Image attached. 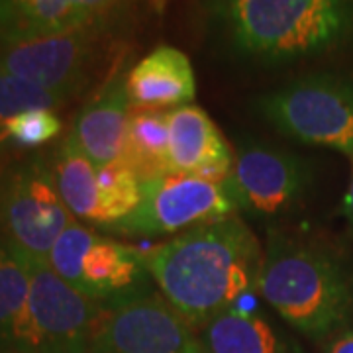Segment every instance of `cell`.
<instances>
[{"label":"cell","instance_id":"6da1fadb","mask_svg":"<svg viewBox=\"0 0 353 353\" xmlns=\"http://www.w3.org/2000/svg\"><path fill=\"white\" fill-rule=\"evenodd\" d=\"M153 283L194 330L236 308L259 287L263 252L238 216L190 228L145 252Z\"/></svg>","mask_w":353,"mask_h":353},{"label":"cell","instance_id":"7a4b0ae2","mask_svg":"<svg viewBox=\"0 0 353 353\" xmlns=\"http://www.w3.org/2000/svg\"><path fill=\"white\" fill-rule=\"evenodd\" d=\"M210 16L228 50L252 63L353 53V0H210Z\"/></svg>","mask_w":353,"mask_h":353},{"label":"cell","instance_id":"3957f363","mask_svg":"<svg viewBox=\"0 0 353 353\" xmlns=\"http://www.w3.org/2000/svg\"><path fill=\"white\" fill-rule=\"evenodd\" d=\"M257 292L290 328L326 340L353 320V265L324 241L271 228Z\"/></svg>","mask_w":353,"mask_h":353},{"label":"cell","instance_id":"277c9868","mask_svg":"<svg viewBox=\"0 0 353 353\" xmlns=\"http://www.w3.org/2000/svg\"><path fill=\"white\" fill-rule=\"evenodd\" d=\"M118 22L87 26L50 38L0 41V73L24 79L67 102L101 75H112L118 59Z\"/></svg>","mask_w":353,"mask_h":353},{"label":"cell","instance_id":"5b68a950","mask_svg":"<svg viewBox=\"0 0 353 353\" xmlns=\"http://www.w3.org/2000/svg\"><path fill=\"white\" fill-rule=\"evenodd\" d=\"M257 110L283 136L353 161V79L318 71L263 94Z\"/></svg>","mask_w":353,"mask_h":353},{"label":"cell","instance_id":"8992f818","mask_svg":"<svg viewBox=\"0 0 353 353\" xmlns=\"http://www.w3.org/2000/svg\"><path fill=\"white\" fill-rule=\"evenodd\" d=\"M48 263L73 289L104 306L155 290L143 250L101 236L77 220L57 238Z\"/></svg>","mask_w":353,"mask_h":353},{"label":"cell","instance_id":"52a82bcc","mask_svg":"<svg viewBox=\"0 0 353 353\" xmlns=\"http://www.w3.org/2000/svg\"><path fill=\"white\" fill-rule=\"evenodd\" d=\"M73 220L55 183L53 159L32 155L0 175V240L28 261H48Z\"/></svg>","mask_w":353,"mask_h":353},{"label":"cell","instance_id":"ba28073f","mask_svg":"<svg viewBox=\"0 0 353 353\" xmlns=\"http://www.w3.org/2000/svg\"><path fill=\"white\" fill-rule=\"evenodd\" d=\"M32 289L14 352L90 353L104 304L85 296L48 261H30Z\"/></svg>","mask_w":353,"mask_h":353},{"label":"cell","instance_id":"9c48e42d","mask_svg":"<svg viewBox=\"0 0 353 353\" xmlns=\"http://www.w3.org/2000/svg\"><path fill=\"white\" fill-rule=\"evenodd\" d=\"M238 214L228 181L216 183L190 175L157 176L141 183L139 206L110 232L124 236H165Z\"/></svg>","mask_w":353,"mask_h":353},{"label":"cell","instance_id":"30bf717a","mask_svg":"<svg viewBox=\"0 0 353 353\" xmlns=\"http://www.w3.org/2000/svg\"><path fill=\"white\" fill-rule=\"evenodd\" d=\"M314 171L296 153L261 141H243L234 155L228 187L238 212L275 218L296 210L312 187Z\"/></svg>","mask_w":353,"mask_h":353},{"label":"cell","instance_id":"8fae6325","mask_svg":"<svg viewBox=\"0 0 353 353\" xmlns=\"http://www.w3.org/2000/svg\"><path fill=\"white\" fill-rule=\"evenodd\" d=\"M90 353H206L194 330L153 290L128 303L104 306Z\"/></svg>","mask_w":353,"mask_h":353},{"label":"cell","instance_id":"7c38bea8","mask_svg":"<svg viewBox=\"0 0 353 353\" xmlns=\"http://www.w3.org/2000/svg\"><path fill=\"white\" fill-rule=\"evenodd\" d=\"M136 0H0V41H30L120 22Z\"/></svg>","mask_w":353,"mask_h":353},{"label":"cell","instance_id":"4fadbf2b","mask_svg":"<svg viewBox=\"0 0 353 353\" xmlns=\"http://www.w3.org/2000/svg\"><path fill=\"white\" fill-rule=\"evenodd\" d=\"M169 169L224 183L234 167V153L212 118L194 104L169 110Z\"/></svg>","mask_w":353,"mask_h":353},{"label":"cell","instance_id":"5bb4252c","mask_svg":"<svg viewBox=\"0 0 353 353\" xmlns=\"http://www.w3.org/2000/svg\"><path fill=\"white\" fill-rule=\"evenodd\" d=\"M128 67L120 63L104 79L94 97L83 106L69 132L79 148L97 167L120 159L132 102L126 88Z\"/></svg>","mask_w":353,"mask_h":353},{"label":"cell","instance_id":"9a60e30c","mask_svg":"<svg viewBox=\"0 0 353 353\" xmlns=\"http://www.w3.org/2000/svg\"><path fill=\"white\" fill-rule=\"evenodd\" d=\"M126 88L134 108L185 106L196 94L190 59L176 48L157 46L128 69Z\"/></svg>","mask_w":353,"mask_h":353},{"label":"cell","instance_id":"2e32d148","mask_svg":"<svg viewBox=\"0 0 353 353\" xmlns=\"http://www.w3.org/2000/svg\"><path fill=\"white\" fill-rule=\"evenodd\" d=\"M206 353H304L294 338L257 312L230 308L199 330Z\"/></svg>","mask_w":353,"mask_h":353},{"label":"cell","instance_id":"e0dca14e","mask_svg":"<svg viewBox=\"0 0 353 353\" xmlns=\"http://www.w3.org/2000/svg\"><path fill=\"white\" fill-rule=\"evenodd\" d=\"M53 173L67 210L81 224H101L99 167L88 159L71 134L53 155Z\"/></svg>","mask_w":353,"mask_h":353},{"label":"cell","instance_id":"ac0fdd59","mask_svg":"<svg viewBox=\"0 0 353 353\" xmlns=\"http://www.w3.org/2000/svg\"><path fill=\"white\" fill-rule=\"evenodd\" d=\"M169 110L132 108L120 159L141 183L169 175Z\"/></svg>","mask_w":353,"mask_h":353},{"label":"cell","instance_id":"d6986e66","mask_svg":"<svg viewBox=\"0 0 353 353\" xmlns=\"http://www.w3.org/2000/svg\"><path fill=\"white\" fill-rule=\"evenodd\" d=\"M30 289V261L6 241L0 240V352H14Z\"/></svg>","mask_w":353,"mask_h":353},{"label":"cell","instance_id":"ffe728a7","mask_svg":"<svg viewBox=\"0 0 353 353\" xmlns=\"http://www.w3.org/2000/svg\"><path fill=\"white\" fill-rule=\"evenodd\" d=\"M101 228H110L132 214L141 202V181L122 159L99 167Z\"/></svg>","mask_w":353,"mask_h":353},{"label":"cell","instance_id":"44dd1931","mask_svg":"<svg viewBox=\"0 0 353 353\" xmlns=\"http://www.w3.org/2000/svg\"><path fill=\"white\" fill-rule=\"evenodd\" d=\"M63 104L59 97L46 88L0 73V150L10 143V132L16 118L32 110H55Z\"/></svg>","mask_w":353,"mask_h":353},{"label":"cell","instance_id":"7402d4cb","mask_svg":"<svg viewBox=\"0 0 353 353\" xmlns=\"http://www.w3.org/2000/svg\"><path fill=\"white\" fill-rule=\"evenodd\" d=\"M61 132V120L53 110H32L16 118L10 132V143L18 148H38Z\"/></svg>","mask_w":353,"mask_h":353},{"label":"cell","instance_id":"603a6c76","mask_svg":"<svg viewBox=\"0 0 353 353\" xmlns=\"http://www.w3.org/2000/svg\"><path fill=\"white\" fill-rule=\"evenodd\" d=\"M328 353H353V332H345L332 341Z\"/></svg>","mask_w":353,"mask_h":353},{"label":"cell","instance_id":"cb8c5ba5","mask_svg":"<svg viewBox=\"0 0 353 353\" xmlns=\"http://www.w3.org/2000/svg\"><path fill=\"white\" fill-rule=\"evenodd\" d=\"M341 214L345 216L347 224L353 230V161H352V181H350V187H347V192L343 196V202H341Z\"/></svg>","mask_w":353,"mask_h":353},{"label":"cell","instance_id":"d4e9b609","mask_svg":"<svg viewBox=\"0 0 353 353\" xmlns=\"http://www.w3.org/2000/svg\"><path fill=\"white\" fill-rule=\"evenodd\" d=\"M0 353H20V352H0Z\"/></svg>","mask_w":353,"mask_h":353}]
</instances>
